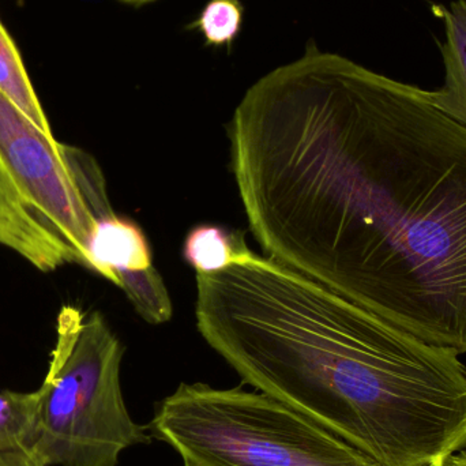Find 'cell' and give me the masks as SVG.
<instances>
[{"instance_id":"obj_15","label":"cell","mask_w":466,"mask_h":466,"mask_svg":"<svg viewBox=\"0 0 466 466\" xmlns=\"http://www.w3.org/2000/svg\"><path fill=\"white\" fill-rule=\"evenodd\" d=\"M122 2L128 3V5H147V3L155 2V0H122Z\"/></svg>"},{"instance_id":"obj_8","label":"cell","mask_w":466,"mask_h":466,"mask_svg":"<svg viewBox=\"0 0 466 466\" xmlns=\"http://www.w3.org/2000/svg\"><path fill=\"white\" fill-rule=\"evenodd\" d=\"M251 252L243 233L231 232L210 224L191 229L183 247L185 259L196 268L197 273L201 274L223 270Z\"/></svg>"},{"instance_id":"obj_7","label":"cell","mask_w":466,"mask_h":466,"mask_svg":"<svg viewBox=\"0 0 466 466\" xmlns=\"http://www.w3.org/2000/svg\"><path fill=\"white\" fill-rule=\"evenodd\" d=\"M431 10L445 26V41L440 44L445 84L441 89L426 90V96L432 106L466 126V0L434 5Z\"/></svg>"},{"instance_id":"obj_5","label":"cell","mask_w":466,"mask_h":466,"mask_svg":"<svg viewBox=\"0 0 466 466\" xmlns=\"http://www.w3.org/2000/svg\"><path fill=\"white\" fill-rule=\"evenodd\" d=\"M149 429L185 466H380L279 400L243 388L182 383Z\"/></svg>"},{"instance_id":"obj_1","label":"cell","mask_w":466,"mask_h":466,"mask_svg":"<svg viewBox=\"0 0 466 466\" xmlns=\"http://www.w3.org/2000/svg\"><path fill=\"white\" fill-rule=\"evenodd\" d=\"M228 137L268 257L466 353V126L311 44L244 93Z\"/></svg>"},{"instance_id":"obj_11","label":"cell","mask_w":466,"mask_h":466,"mask_svg":"<svg viewBox=\"0 0 466 466\" xmlns=\"http://www.w3.org/2000/svg\"><path fill=\"white\" fill-rule=\"evenodd\" d=\"M37 391H0V451L32 449Z\"/></svg>"},{"instance_id":"obj_3","label":"cell","mask_w":466,"mask_h":466,"mask_svg":"<svg viewBox=\"0 0 466 466\" xmlns=\"http://www.w3.org/2000/svg\"><path fill=\"white\" fill-rule=\"evenodd\" d=\"M111 213L97 161L41 130L0 90V244L40 271L85 268L96 223Z\"/></svg>"},{"instance_id":"obj_10","label":"cell","mask_w":466,"mask_h":466,"mask_svg":"<svg viewBox=\"0 0 466 466\" xmlns=\"http://www.w3.org/2000/svg\"><path fill=\"white\" fill-rule=\"evenodd\" d=\"M142 319L150 325L169 322L174 314L168 289L155 266L142 270L123 271L117 284Z\"/></svg>"},{"instance_id":"obj_12","label":"cell","mask_w":466,"mask_h":466,"mask_svg":"<svg viewBox=\"0 0 466 466\" xmlns=\"http://www.w3.org/2000/svg\"><path fill=\"white\" fill-rule=\"evenodd\" d=\"M243 5L240 0H210L190 29H198L213 46H229L240 32Z\"/></svg>"},{"instance_id":"obj_4","label":"cell","mask_w":466,"mask_h":466,"mask_svg":"<svg viewBox=\"0 0 466 466\" xmlns=\"http://www.w3.org/2000/svg\"><path fill=\"white\" fill-rule=\"evenodd\" d=\"M125 347L98 311L63 306L48 372L37 391L30 451L46 466H117L123 451L149 445L120 385Z\"/></svg>"},{"instance_id":"obj_13","label":"cell","mask_w":466,"mask_h":466,"mask_svg":"<svg viewBox=\"0 0 466 466\" xmlns=\"http://www.w3.org/2000/svg\"><path fill=\"white\" fill-rule=\"evenodd\" d=\"M0 466H46L32 451H0Z\"/></svg>"},{"instance_id":"obj_9","label":"cell","mask_w":466,"mask_h":466,"mask_svg":"<svg viewBox=\"0 0 466 466\" xmlns=\"http://www.w3.org/2000/svg\"><path fill=\"white\" fill-rule=\"evenodd\" d=\"M0 90L38 126L41 130L54 134L32 79L25 67L21 52L13 37L0 21Z\"/></svg>"},{"instance_id":"obj_6","label":"cell","mask_w":466,"mask_h":466,"mask_svg":"<svg viewBox=\"0 0 466 466\" xmlns=\"http://www.w3.org/2000/svg\"><path fill=\"white\" fill-rule=\"evenodd\" d=\"M152 266V251L147 236L133 221L116 213L98 218L86 248L85 268L117 284L123 271Z\"/></svg>"},{"instance_id":"obj_2","label":"cell","mask_w":466,"mask_h":466,"mask_svg":"<svg viewBox=\"0 0 466 466\" xmlns=\"http://www.w3.org/2000/svg\"><path fill=\"white\" fill-rule=\"evenodd\" d=\"M196 317L244 383L380 466H442L466 446L460 355L273 258L197 273Z\"/></svg>"},{"instance_id":"obj_14","label":"cell","mask_w":466,"mask_h":466,"mask_svg":"<svg viewBox=\"0 0 466 466\" xmlns=\"http://www.w3.org/2000/svg\"><path fill=\"white\" fill-rule=\"evenodd\" d=\"M442 466H466V446L461 451L451 454Z\"/></svg>"}]
</instances>
